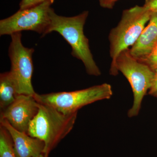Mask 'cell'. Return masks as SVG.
I'll use <instances>...</instances> for the list:
<instances>
[{
	"instance_id": "18",
	"label": "cell",
	"mask_w": 157,
	"mask_h": 157,
	"mask_svg": "<svg viewBox=\"0 0 157 157\" xmlns=\"http://www.w3.org/2000/svg\"><path fill=\"white\" fill-rule=\"evenodd\" d=\"M36 157H45V156L43 154H41L40 155H39L38 156Z\"/></svg>"
},
{
	"instance_id": "4",
	"label": "cell",
	"mask_w": 157,
	"mask_h": 157,
	"mask_svg": "<svg viewBox=\"0 0 157 157\" xmlns=\"http://www.w3.org/2000/svg\"><path fill=\"white\" fill-rule=\"evenodd\" d=\"M113 95L112 87L108 83L94 86L71 92H61L34 96L39 103L48 105L63 114H73L82 107L101 100L109 99Z\"/></svg>"
},
{
	"instance_id": "17",
	"label": "cell",
	"mask_w": 157,
	"mask_h": 157,
	"mask_svg": "<svg viewBox=\"0 0 157 157\" xmlns=\"http://www.w3.org/2000/svg\"><path fill=\"white\" fill-rule=\"evenodd\" d=\"M101 7L106 9H111L117 0H99Z\"/></svg>"
},
{
	"instance_id": "14",
	"label": "cell",
	"mask_w": 157,
	"mask_h": 157,
	"mask_svg": "<svg viewBox=\"0 0 157 157\" xmlns=\"http://www.w3.org/2000/svg\"><path fill=\"white\" fill-rule=\"evenodd\" d=\"M48 1L55 0H21L19 4L20 9H27Z\"/></svg>"
},
{
	"instance_id": "11",
	"label": "cell",
	"mask_w": 157,
	"mask_h": 157,
	"mask_svg": "<svg viewBox=\"0 0 157 157\" xmlns=\"http://www.w3.org/2000/svg\"><path fill=\"white\" fill-rule=\"evenodd\" d=\"M17 95L16 86L10 73L0 75V108L1 111L9 107Z\"/></svg>"
},
{
	"instance_id": "19",
	"label": "cell",
	"mask_w": 157,
	"mask_h": 157,
	"mask_svg": "<svg viewBox=\"0 0 157 157\" xmlns=\"http://www.w3.org/2000/svg\"><path fill=\"white\" fill-rule=\"evenodd\" d=\"M154 97H156V98H157V94H156L155 95Z\"/></svg>"
},
{
	"instance_id": "2",
	"label": "cell",
	"mask_w": 157,
	"mask_h": 157,
	"mask_svg": "<svg viewBox=\"0 0 157 157\" xmlns=\"http://www.w3.org/2000/svg\"><path fill=\"white\" fill-rule=\"evenodd\" d=\"M39 108L36 115L30 123L27 133L44 142L43 155L48 157L50 152L73 128L77 113L66 115L40 103Z\"/></svg>"
},
{
	"instance_id": "1",
	"label": "cell",
	"mask_w": 157,
	"mask_h": 157,
	"mask_svg": "<svg viewBox=\"0 0 157 157\" xmlns=\"http://www.w3.org/2000/svg\"><path fill=\"white\" fill-rule=\"evenodd\" d=\"M88 15V11H84L76 16L65 17L58 15L53 9L47 34L53 32L59 34L71 46L72 56L82 62L88 74L98 76L101 75V70L94 60L89 41L83 32Z\"/></svg>"
},
{
	"instance_id": "15",
	"label": "cell",
	"mask_w": 157,
	"mask_h": 157,
	"mask_svg": "<svg viewBox=\"0 0 157 157\" xmlns=\"http://www.w3.org/2000/svg\"><path fill=\"white\" fill-rule=\"evenodd\" d=\"M143 6L151 12H157V0H145Z\"/></svg>"
},
{
	"instance_id": "5",
	"label": "cell",
	"mask_w": 157,
	"mask_h": 157,
	"mask_svg": "<svg viewBox=\"0 0 157 157\" xmlns=\"http://www.w3.org/2000/svg\"><path fill=\"white\" fill-rule=\"evenodd\" d=\"M116 67L128 81L134 95V102L128 113L129 117L139 114L144 96L151 87L155 76V70L145 63L134 57L130 49L123 51L119 55Z\"/></svg>"
},
{
	"instance_id": "16",
	"label": "cell",
	"mask_w": 157,
	"mask_h": 157,
	"mask_svg": "<svg viewBox=\"0 0 157 157\" xmlns=\"http://www.w3.org/2000/svg\"><path fill=\"white\" fill-rule=\"evenodd\" d=\"M155 76L151 87L148 91L149 94L154 96L157 94V67L155 69Z\"/></svg>"
},
{
	"instance_id": "10",
	"label": "cell",
	"mask_w": 157,
	"mask_h": 157,
	"mask_svg": "<svg viewBox=\"0 0 157 157\" xmlns=\"http://www.w3.org/2000/svg\"><path fill=\"white\" fill-rule=\"evenodd\" d=\"M157 42V12H152L148 24L130 49L131 55L142 61L151 52Z\"/></svg>"
},
{
	"instance_id": "6",
	"label": "cell",
	"mask_w": 157,
	"mask_h": 157,
	"mask_svg": "<svg viewBox=\"0 0 157 157\" xmlns=\"http://www.w3.org/2000/svg\"><path fill=\"white\" fill-rule=\"evenodd\" d=\"M54 1H48L27 9H21L10 17L0 21V36L22 31H31L47 35L50 24L51 6Z\"/></svg>"
},
{
	"instance_id": "3",
	"label": "cell",
	"mask_w": 157,
	"mask_h": 157,
	"mask_svg": "<svg viewBox=\"0 0 157 157\" xmlns=\"http://www.w3.org/2000/svg\"><path fill=\"white\" fill-rule=\"evenodd\" d=\"M151 13L144 6H135L124 11L118 24L109 34V53L112 59L109 70L111 75H117L119 72L116 67L117 57L122 51L135 44Z\"/></svg>"
},
{
	"instance_id": "12",
	"label": "cell",
	"mask_w": 157,
	"mask_h": 157,
	"mask_svg": "<svg viewBox=\"0 0 157 157\" xmlns=\"http://www.w3.org/2000/svg\"><path fill=\"white\" fill-rule=\"evenodd\" d=\"M0 157H17L11 135L3 126L0 125Z\"/></svg>"
},
{
	"instance_id": "7",
	"label": "cell",
	"mask_w": 157,
	"mask_h": 157,
	"mask_svg": "<svg viewBox=\"0 0 157 157\" xmlns=\"http://www.w3.org/2000/svg\"><path fill=\"white\" fill-rule=\"evenodd\" d=\"M9 55L11 63L10 75L14 81L17 95L34 96L35 92L32 83L34 71L33 55V48L25 47L21 42V33L11 36Z\"/></svg>"
},
{
	"instance_id": "13",
	"label": "cell",
	"mask_w": 157,
	"mask_h": 157,
	"mask_svg": "<svg viewBox=\"0 0 157 157\" xmlns=\"http://www.w3.org/2000/svg\"><path fill=\"white\" fill-rule=\"evenodd\" d=\"M141 62L149 65L154 70L157 67V42L151 53Z\"/></svg>"
},
{
	"instance_id": "9",
	"label": "cell",
	"mask_w": 157,
	"mask_h": 157,
	"mask_svg": "<svg viewBox=\"0 0 157 157\" xmlns=\"http://www.w3.org/2000/svg\"><path fill=\"white\" fill-rule=\"evenodd\" d=\"M0 124L11 135L16 157H36L43 154L45 144L43 141L31 137L25 132L17 131L5 120L0 119Z\"/></svg>"
},
{
	"instance_id": "8",
	"label": "cell",
	"mask_w": 157,
	"mask_h": 157,
	"mask_svg": "<svg viewBox=\"0 0 157 157\" xmlns=\"http://www.w3.org/2000/svg\"><path fill=\"white\" fill-rule=\"evenodd\" d=\"M39 108V103L33 96L17 95L12 104L1 111L0 119L7 121L17 131L27 133Z\"/></svg>"
}]
</instances>
